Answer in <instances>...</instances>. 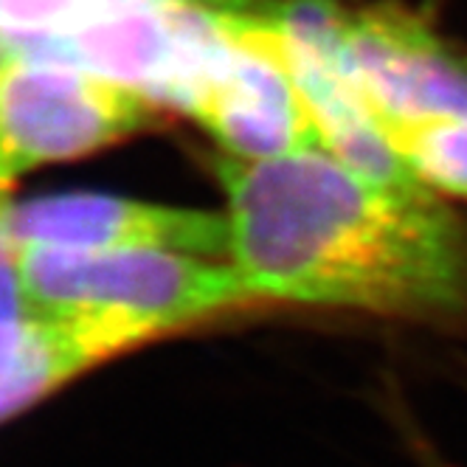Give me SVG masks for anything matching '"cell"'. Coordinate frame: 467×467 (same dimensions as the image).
Returning a JSON list of instances; mask_svg holds the SVG:
<instances>
[{
  "instance_id": "cell-1",
  "label": "cell",
  "mask_w": 467,
  "mask_h": 467,
  "mask_svg": "<svg viewBox=\"0 0 467 467\" xmlns=\"http://www.w3.org/2000/svg\"><path fill=\"white\" fill-rule=\"evenodd\" d=\"M217 175L248 298L467 324V225L431 189L386 186L327 150L225 155Z\"/></svg>"
},
{
  "instance_id": "cell-2",
  "label": "cell",
  "mask_w": 467,
  "mask_h": 467,
  "mask_svg": "<svg viewBox=\"0 0 467 467\" xmlns=\"http://www.w3.org/2000/svg\"><path fill=\"white\" fill-rule=\"evenodd\" d=\"M35 316L132 313L183 329L245 302L231 265L175 251H59L23 245Z\"/></svg>"
},
{
  "instance_id": "cell-3",
  "label": "cell",
  "mask_w": 467,
  "mask_h": 467,
  "mask_svg": "<svg viewBox=\"0 0 467 467\" xmlns=\"http://www.w3.org/2000/svg\"><path fill=\"white\" fill-rule=\"evenodd\" d=\"M155 105L77 65L12 57L0 79V194L46 163L90 155L144 130Z\"/></svg>"
},
{
  "instance_id": "cell-4",
  "label": "cell",
  "mask_w": 467,
  "mask_h": 467,
  "mask_svg": "<svg viewBox=\"0 0 467 467\" xmlns=\"http://www.w3.org/2000/svg\"><path fill=\"white\" fill-rule=\"evenodd\" d=\"M223 20L231 40L192 102L189 116L240 161L321 150L274 26L265 17L240 15H223Z\"/></svg>"
},
{
  "instance_id": "cell-5",
  "label": "cell",
  "mask_w": 467,
  "mask_h": 467,
  "mask_svg": "<svg viewBox=\"0 0 467 467\" xmlns=\"http://www.w3.org/2000/svg\"><path fill=\"white\" fill-rule=\"evenodd\" d=\"M276 31L279 48L316 124L321 150L360 175L394 189L422 192L406 161L355 88L341 57L347 12L336 0H271L265 15Z\"/></svg>"
},
{
  "instance_id": "cell-6",
  "label": "cell",
  "mask_w": 467,
  "mask_h": 467,
  "mask_svg": "<svg viewBox=\"0 0 467 467\" xmlns=\"http://www.w3.org/2000/svg\"><path fill=\"white\" fill-rule=\"evenodd\" d=\"M341 57L383 132L467 119V59L409 12H347Z\"/></svg>"
},
{
  "instance_id": "cell-7",
  "label": "cell",
  "mask_w": 467,
  "mask_h": 467,
  "mask_svg": "<svg viewBox=\"0 0 467 467\" xmlns=\"http://www.w3.org/2000/svg\"><path fill=\"white\" fill-rule=\"evenodd\" d=\"M6 225L20 245L59 251H175L217 259L231 245L228 217L90 192L6 203Z\"/></svg>"
},
{
  "instance_id": "cell-8",
  "label": "cell",
  "mask_w": 467,
  "mask_h": 467,
  "mask_svg": "<svg viewBox=\"0 0 467 467\" xmlns=\"http://www.w3.org/2000/svg\"><path fill=\"white\" fill-rule=\"evenodd\" d=\"M170 327L132 313H59L0 321V422Z\"/></svg>"
},
{
  "instance_id": "cell-9",
  "label": "cell",
  "mask_w": 467,
  "mask_h": 467,
  "mask_svg": "<svg viewBox=\"0 0 467 467\" xmlns=\"http://www.w3.org/2000/svg\"><path fill=\"white\" fill-rule=\"evenodd\" d=\"M386 139L425 189L467 200V119L397 127Z\"/></svg>"
},
{
  "instance_id": "cell-10",
  "label": "cell",
  "mask_w": 467,
  "mask_h": 467,
  "mask_svg": "<svg viewBox=\"0 0 467 467\" xmlns=\"http://www.w3.org/2000/svg\"><path fill=\"white\" fill-rule=\"evenodd\" d=\"M23 245L12 237L6 225V197L0 194V321L31 318V307L26 285H23Z\"/></svg>"
},
{
  "instance_id": "cell-11",
  "label": "cell",
  "mask_w": 467,
  "mask_h": 467,
  "mask_svg": "<svg viewBox=\"0 0 467 467\" xmlns=\"http://www.w3.org/2000/svg\"><path fill=\"white\" fill-rule=\"evenodd\" d=\"M9 59H12V51H9L4 35H0V79H4V71L9 68Z\"/></svg>"
},
{
  "instance_id": "cell-12",
  "label": "cell",
  "mask_w": 467,
  "mask_h": 467,
  "mask_svg": "<svg viewBox=\"0 0 467 467\" xmlns=\"http://www.w3.org/2000/svg\"><path fill=\"white\" fill-rule=\"evenodd\" d=\"M425 464H428V467H445V464H442V462H433V459H431V456H428V459H425Z\"/></svg>"
}]
</instances>
